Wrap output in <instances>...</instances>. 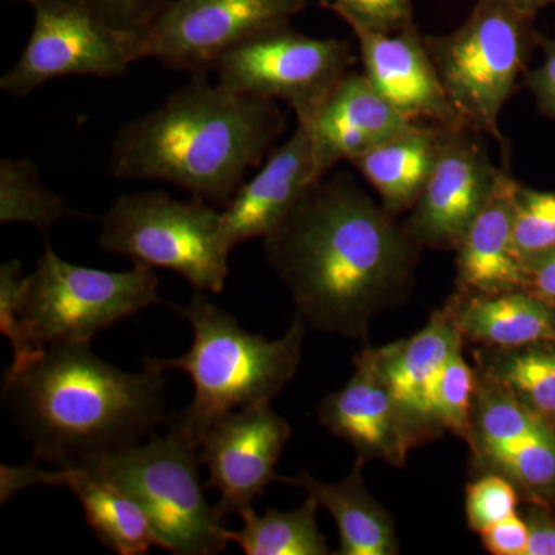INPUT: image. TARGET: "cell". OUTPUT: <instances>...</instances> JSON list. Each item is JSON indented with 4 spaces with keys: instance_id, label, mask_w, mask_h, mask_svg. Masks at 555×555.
<instances>
[{
    "instance_id": "obj_35",
    "label": "cell",
    "mask_w": 555,
    "mask_h": 555,
    "mask_svg": "<svg viewBox=\"0 0 555 555\" xmlns=\"http://www.w3.org/2000/svg\"><path fill=\"white\" fill-rule=\"evenodd\" d=\"M521 518L528 528L525 555H555V511L535 502H521Z\"/></svg>"
},
{
    "instance_id": "obj_28",
    "label": "cell",
    "mask_w": 555,
    "mask_h": 555,
    "mask_svg": "<svg viewBox=\"0 0 555 555\" xmlns=\"http://www.w3.org/2000/svg\"><path fill=\"white\" fill-rule=\"evenodd\" d=\"M463 347L452 353L441 372L434 396V408L443 430H449L465 440L473 412L477 372L476 367L469 366L463 358Z\"/></svg>"
},
{
    "instance_id": "obj_22",
    "label": "cell",
    "mask_w": 555,
    "mask_h": 555,
    "mask_svg": "<svg viewBox=\"0 0 555 555\" xmlns=\"http://www.w3.org/2000/svg\"><path fill=\"white\" fill-rule=\"evenodd\" d=\"M364 465L366 460L357 456L349 476L337 483H324L308 473L281 477V481L301 488L331 514L338 529V555H396L400 553L396 525L369 492L363 480Z\"/></svg>"
},
{
    "instance_id": "obj_13",
    "label": "cell",
    "mask_w": 555,
    "mask_h": 555,
    "mask_svg": "<svg viewBox=\"0 0 555 555\" xmlns=\"http://www.w3.org/2000/svg\"><path fill=\"white\" fill-rule=\"evenodd\" d=\"M477 131L441 126L436 167L403 228L420 248H452L488 203L502 167H495Z\"/></svg>"
},
{
    "instance_id": "obj_40",
    "label": "cell",
    "mask_w": 555,
    "mask_h": 555,
    "mask_svg": "<svg viewBox=\"0 0 555 555\" xmlns=\"http://www.w3.org/2000/svg\"><path fill=\"white\" fill-rule=\"evenodd\" d=\"M555 511V509H554Z\"/></svg>"
},
{
    "instance_id": "obj_2",
    "label": "cell",
    "mask_w": 555,
    "mask_h": 555,
    "mask_svg": "<svg viewBox=\"0 0 555 555\" xmlns=\"http://www.w3.org/2000/svg\"><path fill=\"white\" fill-rule=\"evenodd\" d=\"M164 389L153 358L126 372L89 343H56L11 363L2 396L36 460L83 467L144 443L167 423Z\"/></svg>"
},
{
    "instance_id": "obj_21",
    "label": "cell",
    "mask_w": 555,
    "mask_h": 555,
    "mask_svg": "<svg viewBox=\"0 0 555 555\" xmlns=\"http://www.w3.org/2000/svg\"><path fill=\"white\" fill-rule=\"evenodd\" d=\"M518 181L503 167L494 192L460 240L456 292L494 295L526 288V269L516 247Z\"/></svg>"
},
{
    "instance_id": "obj_16",
    "label": "cell",
    "mask_w": 555,
    "mask_h": 555,
    "mask_svg": "<svg viewBox=\"0 0 555 555\" xmlns=\"http://www.w3.org/2000/svg\"><path fill=\"white\" fill-rule=\"evenodd\" d=\"M463 346L465 339L447 305L411 338L364 349L400 408L416 447L444 433L437 420L434 396L449 358Z\"/></svg>"
},
{
    "instance_id": "obj_3",
    "label": "cell",
    "mask_w": 555,
    "mask_h": 555,
    "mask_svg": "<svg viewBox=\"0 0 555 555\" xmlns=\"http://www.w3.org/2000/svg\"><path fill=\"white\" fill-rule=\"evenodd\" d=\"M283 130L275 102L195 76L118 131L109 167L116 178L170 182L224 207Z\"/></svg>"
},
{
    "instance_id": "obj_34",
    "label": "cell",
    "mask_w": 555,
    "mask_h": 555,
    "mask_svg": "<svg viewBox=\"0 0 555 555\" xmlns=\"http://www.w3.org/2000/svg\"><path fill=\"white\" fill-rule=\"evenodd\" d=\"M537 49L542 51L543 60L539 67L528 68L521 82L534 98L540 115L555 120V38L540 35Z\"/></svg>"
},
{
    "instance_id": "obj_6",
    "label": "cell",
    "mask_w": 555,
    "mask_h": 555,
    "mask_svg": "<svg viewBox=\"0 0 555 555\" xmlns=\"http://www.w3.org/2000/svg\"><path fill=\"white\" fill-rule=\"evenodd\" d=\"M198 448L177 430L83 466L131 496L147 514L158 547L177 555L228 550V529L204 494Z\"/></svg>"
},
{
    "instance_id": "obj_18",
    "label": "cell",
    "mask_w": 555,
    "mask_h": 555,
    "mask_svg": "<svg viewBox=\"0 0 555 555\" xmlns=\"http://www.w3.org/2000/svg\"><path fill=\"white\" fill-rule=\"evenodd\" d=\"M323 178L309 131L297 124L292 137L272 150L258 173L243 182L222 207V229L230 247L248 240H264Z\"/></svg>"
},
{
    "instance_id": "obj_20",
    "label": "cell",
    "mask_w": 555,
    "mask_h": 555,
    "mask_svg": "<svg viewBox=\"0 0 555 555\" xmlns=\"http://www.w3.org/2000/svg\"><path fill=\"white\" fill-rule=\"evenodd\" d=\"M31 486H60L75 492L91 531L115 554L142 555L147 554L150 547L158 546L144 509L126 492L89 469H40L36 459L27 465L0 466V502L3 505Z\"/></svg>"
},
{
    "instance_id": "obj_15",
    "label": "cell",
    "mask_w": 555,
    "mask_h": 555,
    "mask_svg": "<svg viewBox=\"0 0 555 555\" xmlns=\"http://www.w3.org/2000/svg\"><path fill=\"white\" fill-rule=\"evenodd\" d=\"M356 36L369 82L404 118L437 126L463 124L449 102L416 24L401 30H372L343 20ZM465 126V124H463Z\"/></svg>"
},
{
    "instance_id": "obj_19",
    "label": "cell",
    "mask_w": 555,
    "mask_h": 555,
    "mask_svg": "<svg viewBox=\"0 0 555 555\" xmlns=\"http://www.w3.org/2000/svg\"><path fill=\"white\" fill-rule=\"evenodd\" d=\"M353 363L356 372L346 386L321 401L318 420L332 436L356 449L357 456L403 467L416 447L414 436L364 350Z\"/></svg>"
},
{
    "instance_id": "obj_24",
    "label": "cell",
    "mask_w": 555,
    "mask_h": 555,
    "mask_svg": "<svg viewBox=\"0 0 555 555\" xmlns=\"http://www.w3.org/2000/svg\"><path fill=\"white\" fill-rule=\"evenodd\" d=\"M440 134L441 126L416 122L350 163L392 217L411 211L422 196L436 167Z\"/></svg>"
},
{
    "instance_id": "obj_30",
    "label": "cell",
    "mask_w": 555,
    "mask_h": 555,
    "mask_svg": "<svg viewBox=\"0 0 555 555\" xmlns=\"http://www.w3.org/2000/svg\"><path fill=\"white\" fill-rule=\"evenodd\" d=\"M521 496L516 486L499 474H478L466 486V518L469 528L480 534L489 526L514 516L520 509Z\"/></svg>"
},
{
    "instance_id": "obj_7",
    "label": "cell",
    "mask_w": 555,
    "mask_h": 555,
    "mask_svg": "<svg viewBox=\"0 0 555 555\" xmlns=\"http://www.w3.org/2000/svg\"><path fill=\"white\" fill-rule=\"evenodd\" d=\"M159 281L149 266L127 272L64 261L49 243L27 276L20 315L24 356L56 343H89L101 331L159 302Z\"/></svg>"
},
{
    "instance_id": "obj_10",
    "label": "cell",
    "mask_w": 555,
    "mask_h": 555,
    "mask_svg": "<svg viewBox=\"0 0 555 555\" xmlns=\"http://www.w3.org/2000/svg\"><path fill=\"white\" fill-rule=\"evenodd\" d=\"M27 46L0 89L24 98L67 76L112 79L142 60L141 40L113 30L79 0H39Z\"/></svg>"
},
{
    "instance_id": "obj_4",
    "label": "cell",
    "mask_w": 555,
    "mask_h": 555,
    "mask_svg": "<svg viewBox=\"0 0 555 555\" xmlns=\"http://www.w3.org/2000/svg\"><path fill=\"white\" fill-rule=\"evenodd\" d=\"M173 309L192 326V347L173 360L153 361L164 372L179 369L192 379V403L169 416L167 425L199 448L201 438L221 416L270 403L292 382L301 363L306 320L298 313L283 337L266 339L244 331L235 317L199 291L188 306Z\"/></svg>"
},
{
    "instance_id": "obj_5",
    "label": "cell",
    "mask_w": 555,
    "mask_h": 555,
    "mask_svg": "<svg viewBox=\"0 0 555 555\" xmlns=\"http://www.w3.org/2000/svg\"><path fill=\"white\" fill-rule=\"evenodd\" d=\"M534 20L506 0H478L456 30L426 36L444 93L467 129L505 141L500 116L537 49Z\"/></svg>"
},
{
    "instance_id": "obj_23",
    "label": "cell",
    "mask_w": 555,
    "mask_h": 555,
    "mask_svg": "<svg viewBox=\"0 0 555 555\" xmlns=\"http://www.w3.org/2000/svg\"><path fill=\"white\" fill-rule=\"evenodd\" d=\"M448 306L465 343L520 347L555 339V306L526 288L494 295L456 292Z\"/></svg>"
},
{
    "instance_id": "obj_17",
    "label": "cell",
    "mask_w": 555,
    "mask_h": 555,
    "mask_svg": "<svg viewBox=\"0 0 555 555\" xmlns=\"http://www.w3.org/2000/svg\"><path fill=\"white\" fill-rule=\"evenodd\" d=\"M297 122L309 131L321 177L341 160L352 163L416 124L398 113L356 69L332 87L308 119Z\"/></svg>"
},
{
    "instance_id": "obj_31",
    "label": "cell",
    "mask_w": 555,
    "mask_h": 555,
    "mask_svg": "<svg viewBox=\"0 0 555 555\" xmlns=\"http://www.w3.org/2000/svg\"><path fill=\"white\" fill-rule=\"evenodd\" d=\"M339 20H352L372 30L393 33L414 24L412 0H324Z\"/></svg>"
},
{
    "instance_id": "obj_33",
    "label": "cell",
    "mask_w": 555,
    "mask_h": 555,
    "mask_svg": "<svg viewBox=\"0 0 555 555\" xmlns=\"http://www.w3.org/2000/svg\"><path fill=\"white\" fill-rule=\"evenodd\" d=\"M27 276L24 275L22 262L17 259L0 266V331L10 339L13 347V360L24 356L20 315L24 301Z\"/></svg>"
},
{
    "instance_id": "obj_39",
    "label": "cell",
    "mask_w": 555,
    "mask_h": 555,
    "mask_svg": "<svg viewBox=\"0 0 555 555\" xmlns=\"http://www.w3.org/2000/svg\"><path fill=\"white\" fill-rule=\"evenodd\" d=\"M9 2L28 3V5L33 7L36 2H39V0H9Z\"/></svg>"
},
{
    "instance_id": "obj_14",
    "label": "cell",
    "mask_w": 555,
    "mask_h": 555,
    "mask_svg": "<svg viewBox=\"0 0 555 555\" xmlns=\"http://www.w3.org/2000/svg\"><path fill=\"white\" fill-rule=\"evenodd\" d=\"M291 436V425L270 403L230 412L208 427L198 455L208 470L206 488L219 492V516H238L270 483L281 481L275 469Z\"/></svg>"
},
{
    "instance_id": "obj_27",
    "label": "cell",
    "mask_w": 555,
    "mask_h": 555,
    "mask_svg": "<svg viewBox=\"0 0 555 555\" xmlns=\"http://www.w3.org/2000/svg\"><path fill=\"white\" fill-rule=\"evenodd\" d=\"M79 215L40 181L39 171L28 159L0 163V222L31 224L42 232L57 219Z\"/></svg>"
},
{
    "instance_id": "obj_29",
    "label": "cell",
    "mask_w": 555,
    "mask_h": 555,
    "mask_svg": "<svg viewBox=\"0 0 555 555\" xmlns=\"http://www.w3.org/2000/svg\"><path fill=\"white\" fill-rule=\"evenodd\" d=\"M555 246V192L518 182L516 192V247L524 264Z\"/></svg>"
},
{
    "instance_id": "obj_32",
    "label": "cell",
    "mask_w": 555,
    "mask_h": 555,
    "mask_svg": "<svg viewBox=\"0 0 555 555\" xmlns=\"http://www.w3.org/2000/svg\"><path fill=\"white\" fill-rule=\"evenodd\" d=\"M113 30L141 40L169 0H79Z\"/></svg>"
},
{
    "instance_id": "obj_9",
    "label": "cell",
    "mask_w": 555,
    "mask_h": 555,
    "mask_svg": "<svg viewBox=\"0 0 555 555\" xmlns=\"http://www.w3.org/2000/svg\"><path fill=\"white\" fill-rule=\"evenodd\" d=\"M356 62L346 40L310 38L286 24L244 40L211 72L225 89L284 102L306 120Z\"/></svg>"
},
{
    "instance_id": "obj_38",
    "label": "cell",
    "mask_w": 555,
    "mask_h": 555,
    "mask_svg": "<svg viewBox=\"0 0 555 555\" xmlns=\"http://www.w3.org/2000/svg\"><path fill=\"white\" fill-rule=\"evenodd\" d=\"M506 2H509L514 9L521 11V13L535 17L540 10L555 3V0H506Z\"/></svg>"
},
{
    "instance_id": "obj_26",
    "label": "cell",
    "mask_w": 555,
    "mask_h": 555,
    "mask_svg": "<svg viewBox=\"0 0 555 555\" xmlns=\"http://www.w3.org/2000/svg\"><path fill=\"white\" fill-rule=\"evenodd\" d=\"M318 507L312 496L288 513L269 509L259 516L254 506H248L238 514L243 528L228 529L229 542L236 543L246 555L331 554L326 537L318 528Z\"/></svg>"
},
{
    "instance_id": "obj_25",
    "label": "cell",
    "mask_w": 555,
    "mask_h": 555,
    "mask_svg": "<svg viewBox=\"0 0 555 555\" xmlns=\"http://www.w3.org/2000/svg\"><path fill=\"white\" fill-rule=\"evenodd\" d=\"M478 374L555 427V339L520 347L476 346Z\"/></svg>"
},
{
    "instance_id": "obj_8",
    "label": "cell",
    "mask_w": 555,
    "mask_h": 555,
    "mask_svg": "<svg viewBox=\"0 0 555 555\" xmlns=\"http://www.w3.org/2000/svg\"><path fill=\"white\" fill-rule=\"evenodd\" d=\"M101 247L134 264L169 269L196 291L221 294L230 275L233 248L225 240L221 210L166 192L119 196L102 218Z\"/></svg>"
},
{
    "instance_id": "obj_1",
    "label": "cell",
    "mask_w": 555,
    "mask_h": 555,
    "mask_svg": "<svg viewBox=\"0 0 555 555\" xmlns=\"http://www.w3.org/2000/svg\"><path fill=\"white\" fill-rule=\"evenodd\" d=\"M266 257L298 313L318 331L366 337L403 298L420 247L349 175L324 177L264 238Z\"/></svg>"
},
{
    "instance_id": "obj_11",
    "label": "cell",
    "mask_w": 555,
    "mask_h": 555,
    "mask_svg": "<svg viewBox=\"0 0 555 555\" xmlns=\"http://www.w3.org/2000/svg\"><path fill=\"white\" fill-rule=\"evenodd\" d=\"M306 7L308 0H169L141 39L142 60L206 76L222 54L291 24Z\"/></svg>"
},
{
    "instance_id": "obj_36",
    "label": "cell",
    "mask_w": 555,
    "mask_h": 555,
    "mask_svg": "<svg viewBox=\"0 0 555 555\" xmlns=\"http://www.w3.org/2000/svg\"><path fill=\"white\" fill-rule=\"evenodd\" d=\"M481 542L492 555H525L528 528L520 513L489 526L480 532Z\"/></svg>"
},
{
    "instance_id": "obj_12",
    "label": "cell",
    "mask_w": 555,
    "mask_h": 555,
    "mask_svg": "<svg viewBox=\"0 0 555 555\" xmlns=\"http://www.w3.org/2000/svg\"><path fill=\"white\" fill-rule=\"evenodd\" d=\"M465 441L478 474H499L521 502L555 509V427L478 372Z\"/></svg>"
},
{
    "instance_id": "obj_37",
    "label": "cell",
    "mask_w": 555,
    "mask_h": 555,
    "mask_svg": "<svg viewBox=\"0 0 555 555\" xmlns=\"http://www.w3.org/2000/svg\"><path fill=\"white\" fill-rule=\"evenodd\" d=\"M525 269L526 291L555 306V246L529 259Z\"/></svg>"
}]
</instances>
